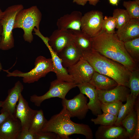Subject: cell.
<instances>
[{
	"mask_svg": "<svg viewBox=\"0 0 139 139\" xmlns=\"http://www.w3.org/2000/svg\"><path fill=\"white\" fill-rule=\"evenodd\" d=\"M91 50L121 64L131 72L138 69L136 62L128 54L124 42L116 34H108L102 31L91 38Z\"/></svg>",
	"mask_w": 139,
	"mask_h": 139,
	"instance_id": "1",
	"label": "cell"
},
{
	"mask_svg": "<svg viewBox=\"0 0 139 139\" xmlns=\"http://www.w3.org/2000/svg\"><path fill=\"white\" fill-rule=\"evenodd\" d=\"M62 106L63 108L59 113L47 120L41 131L54 132L60 139H70L69 136L74 134L83 135L87 139H93V132L89 126L73 122L65 106Z\"/></svg>",
	"mask_w": 139,
	"mask_h": 139,
	"instance_id": "2",
	"label": "cell"
},
{
	"mask_svg": "<svg viewBox=\"0 0 139 139\" xmlns=\"http://www.w3.org/2000/svg\"><path fill=\"white\" fill-rule=\"evenodd\" d=\"M82 56L95 71L110 77L118 84L128 87L131 72L123 65L91 50L83 52Z\"/></svg>",
	"mask_w": 139,
	"mask_h": 139,
	"instance_id": "3",
	"label": "cell"
},
{
	"mask_svg": "<svg viewBox=\"0 0 139 139\" xmlns=\"http://www.w3.org/2000/svg\"><path fill=\"white\" fill-rule=\"evenodd\" d=\"M42 16L41 13L36 6L23 9L18 13L16 16L14 29H22L24 32V39L25 41L31 43L33 39V30L36 27V29L39 31Z\"/></svg>",
	"mask_w": 139,
	"mask_h": 139,
	"instance_id": "4",
	"label": "cell"
},
{
	"mask_svg": "<svg viewBox=\"0 0 139 139\" xmlns=\"http://www.w3.org/2000/svg\"><path fill=\"white\" fill-rule=\"evenodd\" d=\"M23 9L22 5H15L8 7L3 12L0 19L3 29L0 42L1 49L8 50L14 47V40L13 30L15 19L18 13Z\"/></svg>",
	"mask_w": 139,
	"mask_h": 139,
	"instance_id": "5",
	"label": "cell"
},
{
	"mask_svg": "<svg viewBox=\"0 0 139 139\" xmlns=\"http://www.w3.org/2000/svg\"><path fill=\"white\" fill-rule=\"evenodd\" d=\"M34 67L30 71L23 72L18 70L10 72L7 70H3L7 73V77H18L22 78L23 82L28 84L38 81L45 77L49 73L53 72V63L51 58H47L40 56L36 59Z\"/></svg>",
	"mask_w": 139,
	"mask_h": 139,
	"instance_id": "6",
	"label": "cell"
},
{
	"mask_svg": "<svg viewBox=\"0 0 139 139\" xmlns=\"http://www.w3.org/2000/svg\"><path fill=\"white\" fill-rule=\"evenodd\" d=\"M76 86L77 84L74 82H67L57 79L50 82L49 89L45 94L40 96L33 94L30 100L36 106L39 107L44 101L51 98L65 99L69 91Z\"/></svg>",
	"mask_w": 139,
	"mask_h": 139,
	"instance_id": "7",
	"label": "cell"
},
{
	"mask_svg": "<svg viewBox=\"0 0 139 139\" xmlns=\"http://www.w3.org/2000/svg\"><path fill=\"white\" fill-rule=\"evenodd\" d=\"M103 13L97 10L87 12L81 18V30L91 38L95 37L102 31Z\"/></svg>",
	"mask_w": 139,
	"mask_h": 139,
	"instance_id": "8",
	"label": "cell"
},
{
	"mask_svg": "<svg viewBox=\"0 0 139 139\" xmlns=\"http://www.w3.org/2000/svg\"><path fill=\"white\" fill-rule=\"evenodd\" d=\"M80 92L71 99H62V106H64L71 118L76 117L82 120L88 111L87 97Z\"/></svg>",
	"mask_w": 139,
	"mask_h": 139,
	"instance_id": "9",
	"label": "cell"
},
{
	"mask_svg": "<svg viewBox=\"0 0 139 139\" xmlns=\"http://www.w3.org/2000/svg\"><path fill=\"white\" fill-rule=\"evenodd\" d=\"M69 74L76 84L89 82L95 72L83 56L75 64L67 68Z\"/></svg>",
	"mask_w": 139,
	"mask_h": 139,
	"instance_id": "10",
	"label": "cell"
},
{
	"mask_svg": "<svg viewBox=\"0 0 139 139\" xmlns=\"http://www.w3.org/2000/svg\"><path fill=\"white\" fill-rule=\"evenodd\" d=\"M37 110L31 109L22 94L16 105L14 115L20 120L22 130H29Z\"/></svg>",
	"mask_w": 139,
	"mask_h": 139,
	"instance_id": "11",
	"label": "cell"
},
{
	"mask_svg": "<svg viewBox=\"0 0 139 139\" xmlns=\"http://www.w3.org/2000/svg\"><path fill=\"white\" fill-rule=\"evenodd\" d=\"M71 30L57 29L48 38V43L53 50L57 54L73 41Z\"/></svg>",
	"mask_w": 139,
	"mask_h": 139,
	"instance_id": "12",
	"label": "cell"
},
{
	"mask_svg": "<svg viewBox=\"0 0 139 139\" xmlns=\"http://www.w3.org/2000/svg\"><path fill=\"white\" fill-rule=\"evenodd\" d=\"M77 86L80 92L85 95L89 99L87 105L92 114L97 116L102 114L101 103L99 98L98 90L89 82L77 84Z\"/></svg>",
	"mask_w": 139,
	"mask_h": 139,
	"instance_id": "13",
	"label": "cell"
},
{
	"mask_svg": "<svg viewBox=\"0 0 139 139\" xmlns=\"http://www.w3.org/2000/svg\"><path fill=\"white\" fill-rule=\"evenodd\" d=\"M22 130L19 120L10 115L0 124V139H18Z\"/></svg>",
	"mask_w": 139,
	"mask_h": 139,
	"instance_id": "14",
	"label": "cell"
},
{
	"mask_svg": "<svg viewBox=\"0 0 139 139\" xmlns=\"http://www.w3.org/2000/svg\"><path fill=\"white\" fill-rule=\"evenodd\" d=\"M99 98L101 103H109L119 101H126L130 93L129 88L118 84L115 88L108 90H98Z\"/></svg>",
	"mask_w": 139,
	"mask_h": 139,
	"instance_id": "15",
	"label": "cell"
},
{
	"mask_svg": "<svg viewBox=\"0 0 139 139\" xmlns=\"http://www.w3.org/2000/svg\"><path fill=\"white\" fill-rule=\"evenodd\" d=\"M23 89V85L20 81L16 82L14 87L8 91L7 97L3 101L1 113L6 112L10 115H14L17 103Z\"/></svg>",
	"mask_w": 139,
	"mask_h": 139,
	"instance_id": "16",
	"label": "cell"
},
{
	"mask_svg": "<svg viewBox=\"0 0 139 139\" xmlns=\"http://www.w3.org/2000/svg\"><path fill=\"white\" fill-rule=\"evenodd\" d=\"M97 139H128L125 128L122 125H100L95 134Z\"/></svg>",
	"mask_w": 139,
	"mask_h": 139,
	"instance_id": "17",
	"label": "cell"
},
{
	"mask_svg": "<svg viewBox=\"0 0 139 139\" xmlns=\"http://www.w3.org/2000/svg\"><path fill=\"white\" fill-rule=\"evenodd\" d=\"M57 54L61 60L63 66L68 68L80 59L83 56V51L73 41Z\"/></svg>",
	"mask_w": 139,
	"mask_h": 139,
	"instance_id": "18",
	"label": "cell"
},
{
	"mask_svg": "<svg viewBox=\"0 0 139 139\" xmlns=\"http://www.w3.org/2000/svg\"><path fill=\"white\" fill-rule=\"evenodd\" d=\"M82 16L80 12L76 11L64 15L57 20L56 25L58 29L62 30H81Z\"/></svg>",
	"mask_w": 139,
	"mask_h": 139,
	"instance_id": "19",
	"label": "cell"
},
{
	"mask_svg": "<svg viewBox=\"0 0 139 139\" xmlns=\"http://www.w3.org/2000/svg\"><path fill=\"white\" fill-rule=\"evenodd\" d=\"M139 108L133 111L121 121V125L126 129L129 139H138L139 138Z\"/></svg>",
	"mask_w": 139,
	"mask_h": 139,
	"instance_id": "20",
	"label": "cell"
},
{
	"mask_svg": "<svg viewBox=\"0 0 139 139\" xmlns=\"http://www.w3.org/2000/svg\"><path fill=\"white\" fill-rule=\"evenodd\" d=\"M116 34L124 42L139 37V19H131Z\"/></svg>",
	"mask_w": 139,
	"mask_h": 139,
	"instance_id": "21",
	"label": "cell"
},
{
	"mask_svg": "<svg viewBox=\"0 0 139 139\" xmlns=\"http://www.w3.org/2000/svg\"><path fill=\"white\" fill-rule=\"evenodd\" d=\"M45 43L50 52L53 63V72L56 74L57 79L67 82H74L72 77L68 73L67 69L63 66L62 61L57 54L51 49L48 42Z\"/></svg>",
	"mask_w": 139,
	"mask_h": 139,
	"instance_id": "22",
	"label": "cell"
},
{
	"mask_svg": "<svg viewBox=\"0 0 139 139\" xmlns=\"http://www.w3.org/2000/svg\"><path fill=\"white\" fill-rule=\"evenodd\" d=\"M98 90H108L115 87L118 84L114 79L95 71L89 82Z\"/></svg>",
	"mask_w": 139,
	"mask_h": 139,
	"instance_id": "23",
	"label": "cell"
},
{
	"mask_svg": "<svg viewBox=\"0 0 139 139\" xmlns=\"http://www.w3.org/2000/svg\"><path fill=\"white\" fill-rule=\"evenodd\" d=\"M73 42L83 52L91 50V38L81 30H72Z\"/></svg>",
	"mask_w": 139,
	"mask_h": 139,
	"instance_id": "24",
	"label": "cell"
},
{
	"mask_svg": "<svg viewBox=\"0 0 139 139\" xmlns=\"http://www.w3.org/2000/svg\"><path fill=\"white\" fill-rule=\"evenodd\" d=\"M136 98L130 94L128 95L126 103L123 104L120 109L115 125L117 126L121 125L122 120L134 110Z\"/></svg>",
	"mask_w": 139,
	"mask_h": 139,
	"instance_id": "25",
	"label": "cell"
},
{
	"mask_svg": "<svg viewBox=\"0 0 139 139\" xmlns=\"http://www.w3.org/2000/svg\"><path fill=\"white\" fill-rule=\"evenodd\" d=\"M47 120L45 118L42 109L37 110L33 119L29 131L35 134L41 131Z\"/></svg>",
	"mask_w": 139,
	"mask_h": 139,
	"instance_id": "26",
	"label": "cell"
},
{
	"mask_svg": "<svg viewBox=\"0 0 139 139\" xmlns=\"http://www.w3.org/2000/svg\"><path fill=\"white\" fill-rule=\"evenodd\" d=\"M128 87L130 90V94L137 98L139 94V71L138 69L131 72Z\"/></svg>",
	"mask_w": 139,
	"mask_h": 139,
	"instance_id": "27",
	"label": "cell"
},
{
	"mask_svg": "<svg viewBox=\"0 0 139 139\" xmlns=\"http://www.w3.org/2000/svg\"><path fill=\"white\" fill-rule=\"evenodd\" d=\"M116 22V28L118 30L120 29L131 19L126 10L117 8L114 9L112 16Z\"/></svg>",
	"mask_w": 139,
	"mask_h": 139,
	"instance_id": "28",
	"label": "cell"
},
{
	"mask_svg": "<svg viewBox=\"0 0 139 139\" xmlns=\"http://www.w3.org/2000/svg\"><path fill=\"white\" fill-rule=\"evenodd\" d=\"M124 43L125 47L130 56L136 62H138L139 37Z\"/></svg>",
	"mask_w": 139,
	"mask_h": 139,
	"instance_id": "29",
	"label": "cell"
},
{
	"mask_svg": "<svg viewBox=\"0 0 139 139\" xmlns=\"http://www.w3.org/2000/svg\"><path fill=\"white\" fill-rule=\"evenodd\" d=\"M97 116L95 118H92L91 121L95 125L105 126L114 124L117 118V116L106 112H103Z\"/></svg>",
	"mask_w": 139,
	"mask_h": 139,
	"instance_id": "30",
	"label": "cell"
},
{
	"mask_svg": "<svg viewBox=\"0 0 139 139\" xmlns=\"http://www.w3.org/2000/svg\"><path fill=\"white\" fill-rule=\"evenodd\" d=\"M123 105L119 101L109 103H101V108L103 112H107L117 117L120 109Z\"/></svg>",
	"mask_w": 139,
	"mask_h": 139,
	"instance_id": "31",
	"label": "cell"
},
{
	"mask_svg": "<svg viewBox=\"0 0 139 139\" xmlns=\"http://www.w3.org/2000/svg\"><path fill=\"white\" fill-rule=\"evenodd\" d=\"M123 5L131 19H139V4L134 1H124Z\"/></svg>",
	"mask_w": 139,
	"mask_h": 139,
	"instance_id": "32",
	"label": "cell"
},
{
	"mask_svg": "<svg viewBox=\"0 0 139 139\" xmlns=\"http://www.w3.org/2000/svg\"><path fill=\"white\" fill-rule=\"evenodd\" d=\"M115 21L112 16H106L103 18L102 25V31L109 34L115 33L116 28Z\"/></svg>",
	"mask_w": 139,
	"mask_h": 139,
	"instance_id": "33",
	"label": "cell"
},
{
	"mask_svg": "<svg viewBox=\"0 0 139 139\" xmlns=\"http://www.w3.org/2000/svg\"><path fill=\"white\" fill-rule=\"evenodd\" d=\"M35 139H60L56 133L52 132L42 131L35 134Z\"/></svg>",
	"mask_w": 139,
	"mask_h": 139,
	"instance_id": "34",
	"label": "cell"
},
{
	"mask_svg": "<svg viewBox=\"0 0 139 139\" xmlns=\"http://www.w3.org/2000/svg\"><path fill=\"white\" fill-rule=\"evenodd\" d=\"M18 139H35V134L29 130H22Z\"/></svg>",
	"mask_w": 139,
	"mask_h": 139,
	"instance_id": "35",
	"label": "cell"
},
{
	"mask_svg": "<svg viewBox=\"0 0 139 139\" xmlns=\"http://www.w3.org/2000/svg\"><path fill=\"white\" fill-rule=\"evenodd\" d=\"M10 115L7 112H4L0 114V124L3 123Z\"/></svg>",
	"mask_w": 139,
	"mask_h": 139,
	"instance_id": "36",
	"label": "cell"
},
{
	"mask_svg": "<svg viewBox=\"0 0 139 139\" xmlns=\"http://www.w3.org/2000/svg\"><path fill=\"white\" fill-rule=\"evenodd\" d=\"M88 0H73V2L77 4L84 6L85 5Z\"/></svg>",
	"mask_w": 139,
	"mask_h": 139,
	"instance_id": "37",
	"label": "cell"
},
{
	"mask_svg": "<svg viewBox=\"0 0 139 139\" xmlns=\"http://www.w3.org/2000/svg\"><path fill=\"white\" fill-rule=\"evenodd\" d=\"M99 1V0H88L89 4L93 6L96 5Z\"/></svg>",
	"mask_w": 139,
	"mask_h": 139,
	"instance_id": "38",
	"label": "cell"
},
{
	"mask_svg": "<svg viewBox=\"0 0 139 139\" xmlns=\"http://www.w3.org/2000/svg\"><path fill=\"white\" fill-rule=\"evenodd\" d=\"M109 3L113 5L117 6L118 2V0H109Z\"/></svg>",
	"mask_w": 139,
	"mask_h": 139,
	"instance_id": "39",
	"label": "cell"
},
{
	"mask_svg": "<svg viewBox=\"0 0 139 139\" xmlns=\"http://www.w3.org/2000/svg\"><path fill=\"white\" fill-rule=\"evenodd\" d=\"M2 25L0 22V37H1L2 32Z\"/></svg>",
	"mask_w": 139,
	"mask_h": 139,
	"instance_id": "40",
	"label": "cell"
},
{
	"mask_svg": "<svg viewBox=\"0 0 139 139\" xmlns=\"http://www.w3.org/2000/svg\"><path fill=\"white\" fill-rule=\"evenodd\" d=\"M1 40V37H0V42ZM2 70H3V67L0 61V72H1Z\"/></svg>",
	"mask_w": 139,
	"mask_h": 139,
	"instance_id": "41",
	"label": "cell"
},
{
	"mask_svg": "<svg viewBox=\"0 0 139 139\" xmlns=\"http://www.w3.org/2000/svg\"><path fill=\"white\" fill-rule=\"evenodd\" d=\"M3 13V12L1 8H0V19L2 17Z\"/></svg>",
	"mask_w": 139,
	"mask_h": 139,
	"instance_id": "42",
	"label": "cell"
},
{
	"mask_svg": "<svg viewBox=\"0 0 139 139\" xmlns=\"http://www.w3.org/2000/svg\"><path fill=\"white\" fill-rule=\"evenodd\" d=\"M3 101H0V107H1L2 103Z\"/></svg>",
	"mask_w": 139,
	"mask_h": 139,
	"instance_id": "43",
	"label": "cell"
},
{
	"mask_svg": "<svg viewBox=\"0 0 139 139\" xmlns=\"http://www.w3.org/2000/svg\"><path fill=\"white\" fill-rule=\"evenodd\" d=\"M138 4H139V0H134Z\"/></svg>",
	"mask_w": 139,
	"mask_h": 139,
	"instance_id": "44",
	"label": "cell"
},
{
	"mask_svg": "<svg viewBox=\"0 0 139 139\" xmlns=\"http://www.w3.org/2000/svg\"></svg>",
	"mask_w": 139,
	"mask_h": 139,
	"instance_id": "45",
	"label": "cell"
}]
</instances>
